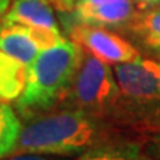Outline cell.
Masks as SVG:
<instances>
[{"label": "cell", "mask_w": 160, "mask_h": 160, "mask_svg": "<svg viewBox=\"0 0 160 160\" xmlns=\"http://www.w3.org/2000/svg\"><path fill=\"white\" fill-rule=\"evenodd\" d=\"M116 139L107 122L76 108H57L28 120L11 154L74 156Z\"/></svg>", "instance_id": "1"}, {"label": "cell", "mask_w": 160, "mask_h": 160, "mask_svg": "<svg viewBox=\"0 0 160 160\" xmlns=\"http://www.w3.org/2000/svg\"><path fill=\"white\" fill-rule=\"evenodd\" d=\"M86 51L74 40L46 49L27 65L25 86L17 101L21 117L31 120L62 105Z\"/></svg>", "instance_id": "2"}, {"label": "cell", "mask_w": 160, "mask_h": 160, "mask_svg": "<svg viewBox=\"0 0 160 160\" xmlns=\"http://www.w3.org/2000/svg\"><path fill=\"white\" fill-rule=\"evenodd\" d=\"M120 95L110 64L86 52L62 105L105 120L116 108Z\"/></svg>", "instance_id": "3"}, {"label": "cell", "mask_w": 160, "mask_h": 160, "mask_svg": "<svg viewBox=\"0 0 160 160\" xmlns=\"http://www.w3.org/2000/svg\"><path fill=\"white\" fill-rule=\"evenodd\" d=\"M64 40L59 30L0 22V51L15 58L25 67L43 51Z\"/></svg>", "instance_id": "4"}, {"label": "cell", "mask_w": 160, "mask_h": 160, "mask_svg": "<svg viewBox=\"0 0 160 160\" xmlns=\"http://www.w3.org/2000/svg\"><path fill=\"white\" fill-rule=\"evenodd\" d=\"M70 37L88 53L110 65L129 62L139 57L135 46L108 28L74 24L70 28Z\"/></svg>", "instance_id": "5"}, {"label": "cell", "mask_w": 160, "mask_h": 160, "mask_svg": "<svg viewBox=\"0 0 160 160\" xmlns=\"http://www.w3.org/2000/svg\"><path fill=\"white\" fill-rule=\"evenodd\" d=\"M113 71L123 97L137 102L160 99V62L138 57L114 65Z\"/></svg>", "instance_id": "6"}, {"label": "cell", "mask_w": 160, "mask_h": 160, "mask_svg": "<svg viewBox=\"0 0 160 160\" xmlns=\"http://www.w3.org/2000/svg\"><path fill=\"white\" fill-rule=\"evenodd\" d=\"M70 13L74 24L110 30L131 22L135 17V5L132 0H79Z\"/></svg>", "instance_id": "7"}, {"label": "cell", "mask_w": 160, "mask_h": 160, "mask_svg": "<svg viewBox=\"0 0 160 160\" xmlns=\"http://www.w3.org/2000/svg\"><path fill=\"white\" fill-rule=\"evenodd\" d=\"M2 22L59 30L53 15V6L49 0H15L5 13Z\"/></svg>", "instance_id": "8"}, {"label": "cell", "mask_w": 160, "mask_h": 160, "mask_svg": "<svg viewBox=\"0 0 160 160\" xmlns=\"http://www.w3.org/2000/svg\"><path fill=\"white\" fill-rule=\"evenodd\" d=\"M27 67L0 51V101L12 102L21 97L25 86Z\"/></svg>", "instance_id": "9"}, {"label": "cell", "mask_w": 160, "mask_h": 160, "mask_svg": "<svg viewBox=\"0 0 160 160\" xmlns=\"http://www.w3.org/2000/svg\"><path fill=\"white\" fill-rule=\"evenodd\" d=\"M76 160H156L144 154L139 145L125 139H111L86 150Z\"/></svg>", "instance_id": "10"}, {"label": "cell", "mask_w": 160, "mask_h": 160, "mask_svg": "<svg viewBox=\"0 0 160 160\" xmlns=\"http://www.w3.org/2000/svg\"><path fill=\"white\" fill-rule=\"evenodd\" d=\"M21 120L8 102L0 101V160L9 157L21 133Z\"/></svg>", "instance_id": "11"}, {"label": "cell", "mask_w": 160, "mask_h": 160, "mask_svg": "<svg viewBox=\"0 0 160 160\" xmlns=\"http://www.w3.org/2000/svg\"><path fill=\"white\" fill-rule=\"evenodd\" d=\"M128 28L141 37L144 43L160 40V5L148 11L135 13V17L128 24Z\"/></svg>", "instance_id": "12"}, {"label": "cell", "mask_w": 160, "mask_h": 160, "mask_svg": "<svg viewBox=\"0 0 160 160\" xmlns=\"http://www.w3.org/2000/svg\"><path fill=\"white\" fill-rule=\"evenodd\" d=\"M79 0H49V3L53 6V9L58 12H64V13H70L74 9L76 3Z\"/></svg>", "instance_id": "13"}, {"label": "cell", "mask_w": 160, "mask_h": 160, "mask_svg": "<svg viewBox=\"0 0 160 160\" xmlns=\"http://www.w3.org/2000/svg\"><path fill=\"white\" fill-rule=\"evenodd\" d=\"M132 2L139 12L148 11V9H153L160 5V0H132Z\"/></svg>", "instance_id": "14"}, {"label": "cell", "mask_w": 160, "mask_h": 160, "mask_svg": "<svg viewBox=\"0 0 160 160\" xmlns=\"http://www.w3.org/2000/svg\"><path fill=\"white\" fill-rule=\"evenodd\" d=\"M2 160H49L46 157H42V154H18L12 157H6Z\"/></svg>", "instance_id": "15"}, {"label": "cell", "mask_w": 160, "mask_h": 160, "mask_svg": "<svg viewBox=\"0 0 160 160\" xmlns=\"http://www.w3.org/2000/svg\"><path fill=\"white\" fill-rule=\"evenodd\" d=\"M145 48L148 49L151 53H154L157 57L160 58V40H153V42H145L144 43Z\"/></svg>", "instance_id": "16"}, {"label": "cell", "mask_w": 160, "mask_h": 160, "mask_svg": "<svg viewBox=\"0 0 160 160\" xmlns=\"http://www.w3.org/2000/svg\"><path fill=\"white\" fill-rule=\"evenodd\" d=\"M12 0H0V22H2V19L5 17V13L8 12V9L11 8V3Z\"/></svg>", "instance_id": "17"}, {"label": "cell", "mask_w": 160, "mask_h": 160, "mask_svg": "<svg viewBox=\"0 0 160 160\" xmlns=\"http://www.w3.org/2000/svg\"><path fill=\"white\" fill-rule=\"evenodd\" d=\"M156 156H157L156 160H160V138L157 139V142H156Z\"/></svg>", "instance_id": "18"}]
</instances>
